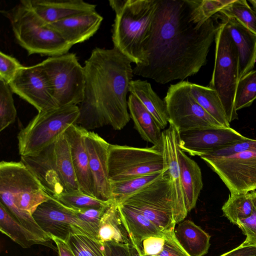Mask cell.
I'll return each instance as SVG.
<instances>
[{
	"mask_svg": "<svg viewBox=\"0 0 256 256\" xmlns=\"http://www.w3.org/2000/svg\"><path fill=\"white\" fill-rule=\"evenodd\" d=\"M115 12L112 40L114 48L136 64L141 63L150 38L158 0H110Z\"/></svg>",
	"mask_w": 256,
	"mask_h": 256,
	"instance_id": "3",
	"label": "cell"
},
{
	"mask_svg": "<svg viewBox=\"0 0 256 256\" xmlns=\"http://www.w3.org/2000/svg\"><path fill=\"white\" fill-rule=\"evenodd\" d=\"M215 36L214 70L208 87L218 94L230 122L238 119L235 97L238 82L239 60L237 50L222 18Z\"/></svg>",
	"mask_w": 256,
	"mask_h": 256,
	"instance_id": "5",
	"label": "cell"
},
{
	"mask_svg": "<svg viewBox=\"0 0 256 256\" xmlns=\"http://www.w3.org/2000/svg\"><path fill=\"white\" fill-rule=\"evenodd\" d=\"M108 166L110 182L161 172L164 167L162 142L144 148L110 144Z\"/></svg>",
	"mask_w": 256,
	"mask_h": 256,
	"instance_id": "10",
	"label": "cell"
},
{
	"mask_svg": "<svg viewBox=\"0 0 256 256\" xmlns=\"http://www.w3.org/2000/svg\"><path fill=\"white\" fill-rule=\"evenodd\" d=\"M168 128L162 132V150L170 184L175 221L178 224L184 220L188 213L185 206L178 156L180 132L172 124L168 122Z\"/></svg>",
	"mask_w": 256,
	"mask_h": 256,
	"instance_id": "16",
	"label": "cell"
},
{
	"mask_svg": "<svg viewBox=\"0 0 256 256\" xmlns=\"http://www.w3.org/2000/svg\"><path fill=\"white\" fill-rule=\"evenodd\" d=\"M8 85L13 93L33 106L38 112L58 108L40 62L22 67Z\"/></svg>",
	"mask_w": 256,
	"mask_h": 256,
	"instance_id": "14",
	"label": "cell"
},
{
	"mask_svg": "<svg viewBox=\"0 0 256 256\" xmlns=\"http://www.w3.org/2000/svg\"><path fill=\"white\" fill-rule=\"evenodd\" d=\"M12 92L9 85L0 80V131L14 123L16 118Z\"/></svg>",
	"mask_w": 256,
	"mask_h": 256,
	"instance_id": "38",
	"label": "cell"
},
{
	"mask_svg": "<svg viewBox=\"0 0 256 256\" xmlns=\"http://www.w3.org/2000/svg\"><path fill=\"white\" fill-rule=\"evenodd\" d=\"M252 196H253L254 201L255 202L256 204V190L252 191Z\"/></svg>",
	"mask_w": 256,
	"mask_h": 256,
	"instance_id": "51",
	"label": "cell"
},
{
	"mask_svg": "<svg viewBox=\"0 0 256 256\" xmlns=\"http://www.w3.org/2000/svg\"><path fill=\"white\" fill-rule=\"evenodd\" d=\"M54 146L55 142L35 153L21 156L20 162L46 192L56 198L67 192L58 169Z\"/></svg>",
	"mask_w": 256,
	"mask_h": 256,
	"instance_id": "18",
	"label": "cell"
},
{
	"mask_svg": "<svg viewBox=\"0 0 256 256\" xmlns=\"http://www.w3.org/2000/svg\"><path fill=\"white\" fill-rule=\"evenodd\" d=\"M169 117L180 132L226 128L208 114L193 98L190 82L180 81L169 87L164 98Z\"/></svg>",
	"mask_w": 256,
	"mask_h": 256,
	"instance_id": "11",
	"label": "cell"
},
{
	"mask_svg": "<svg viewBox=\"0 0 256 256\" xmlns=\"http://www.w3.org/2000/svg\"><path fill=\"white\" fill-rule=\"evenodd\" d=\"M175 236L190 256H204L210 246V236L190 220L178 223L174 229Z\"/></svg>",
	"mask_w": 256,
	"mask_h": 256,
	"instance_id": "26",
	"label": "cell"
},
{
	"mask_svg": "<svg viewBox=\"0 0 256 256\" xmlns=\"http://www.w3.org/2000/svg\"><path fill=\"white\" fill-rule=\"evenodd\" d=\"M248 2L252 4V9L256 12V0H249Z\"/></svg>",
	"mask_w": 256,
	"mask_h": 256,
	"instance_id": "50",
	"label": "cell"
},
{
	"mask_svg": "<svg viewBox=\"0 0 256 256\" xmlns=\"http://www.w3.org/2000/svg\"><path fill=\"white\" fill-rule=\"evenodd\" d=\"M50 84L58 107L80 104L86 84L84 66L74 53L48 57L40 62Z\"/></svg>",
	"mask_w": 256,
	"mask_h": 256,
	"instance_id": "8",
	"label": "cell"
},
{
	"mask_svg": "<svg viewBox=\"0 0 256 256\" xmlns=\"http://www.w3.org/2000/svg\"><path fill=\"white\" fill-rule=\"evenodd\" d=\"M118 204L122 220L130 238L138 245L141 247L142 240L148 237L164 236V233L142 213L128 206Z\"/></svg>",
	"mask_w": 256,
	"mask_h": 256,
	"instance_id": "28",
	"label": "cell"
},
{
	"mask_svg": "<svg viewBox=\"0 0 256 256\" xmlns=\"http://www.w3.org/2000/svg\"><path fill=\"white\" fill-rule=\"evenodd\" d=\"M88 130L73 124L65 132L68 142L76 178L80 190L94 196L92 182L89 168V158L85 142Z\"/></svg>",
	"mask_w": 256,
	"mask_h": 256,
	"instance_id": "21",
	"label": "cell"
},
{
	"mask_svg": "<svg viewBox=\"0 0 256 256\" xmlns=\"http://www.w3.org/2000/svg\"><path fill=\"white\" fill-rule=\"evenodd\" d=\"M85 142L89 158L94 197L102 201L113 200L108 178V150L110 144L98 134L88 130Z\"/></svg>",
	"mask_w": 256,
	"mask_h": 256,
	"instance_id": "17",
	"label": "cell"
},
{
	"mask_svg": "<svg viewBox=\"0 0 256 256\" xmlns=\"http://www.w3.org/2000/svg\"><path fill=\"white\" fill-rule=\"evenodd\" d=\"M200 0H158L142 62L134 74L165 84L192 76L206 63L218 24L203 20Z\"/></svg>",
	"mask_w": 256,
	"mask_h": 256,
	"instance_id": "1",
	"label": "cell"
},
{
	"mask_svg": "<svg viewBox=\"0 0 256 256\" xmlns=\"http://www.w3.org/2000/svg\"><path fill=\"white\" fill-rule=\"evenodd\" d=\"M32 216L50 238L54 236L66 241L72 234H84L98 240L97 233L78 218L74 210L54 198L40 204Z\"/></svg>",
	"mask_w": 256,
	"mask_h": 256,
	"instance_id": "13",
	"label": "cell"
},
{
	"mask_svg": "<svg viewBox=\"0 0 256 256\" xmlns=\"http://www.w3.org/2000/svg\"><path fill=\"white\" fill-rule=\"evenodd\" d=\"M51 238L56 245L58 256H76L66 240L54 236H52Z\"/></svg>",
	"mask_w": 256,
	"mask_h": 256,
	"instance_id": "47",
	"label": "cell"
},
{
	"mask_svg": "<svg viewBox=\"0 0 256 256\" xmlns=\"http://www.w3.org/2000/svg\"><path fill=\"white\" fill-rule=\"evenodd\" d=\"M102 20L103 18L94 10L74 14L48 25L72 46L92 36Z\"/></svg>",
	"mask_w": 256,
	"mask_h": 256,
	"instance_id": "19",
	"label": "cell"
},
{
	"mask_svg": "<svg viewBox=\"0 0 256 256\" xmlns=\"http://www.w3.org/2000/svg\"><path fill=\"white\" fill-rule=\"evenodd\" d=\"M98 240L102 244L130 245L132 241L122 219L118 204L115 201L107 208L99 224Z\"/></svg>",
	"mask_w": 256,
	"mask_h": 256,
	"instance_id": "24",
	"label": "cell"
},
{
	"mask_svg": "<svg viewBox=\"0 0 256 256\" xmlns=\"http://www.w3.org/2000/svg\"><path fill=\"white\" fill-rule=\"evenodd\" d=\"M254 208L252 192L230 194L222 210L224 215L234 224L250 215Z\"/></svg>",
	"mask_w": 256,
	"mask_h": 256,
	"instance_id": "32",
	"label": "cell"
},
{
	"mask_svg": "<svg viewBox=\"0 0 256 256\" xmlns=\"http://www.w3.org/2000/svg\"><path fill=\"white\" fill-rule=\"evenodd\" d=\"M178 156L185 206L188 213L196 207L203 188L202 174L198 164L180 148Z\"/></svg>",
	"mask_w": 256,
	"mask_h": 256,
	"instance_id": "23",
	"label": "cell"
},
{
	"mask_svg": "<svg viewBox=\"0 0 256 256\" xmlns=\"http://www.w3.org/2000/svg\"><path fill=\"white\" fill-rule=\"evenodd\" d=\"M253 200L254 208L250 215L238 220L236 223L246 236L245 240L241 244L244 246H256V204L254 198Z\"/></svg>",
	"mask_w": 256,
	"mask_h": 256,
	"instance_id": "40",
	"label": "cell"
},
{
	"mask_svg": "<svg viewBox=\"0 0 256 256\" xmlns=\"http://www.w3.org/2000/svg\"><path fill=\"white\" fill-rule=\"evenodd\" d=\"M56 163L67 193L82 192L76 178L70 147L65 132L55 142Z\"/></svg>",
	"mask_w": 256,
	"mask_h": 256,
	"instance_id": "31",
	"label": "cell"
},
{
	"mask_svg": "<svg viewBox=\"0 0 256 256\" xmlns=\"http://www.w3.org/2000/svg\"><path fill=\"white\" fill-rule=\"evenodd\" d=\"M108 206L75 210L76 214L80 220L90 225L98 234L101 218Z\"/></svg>",
	"mask_w": 256,
	"mask_h": 256,
	"instance_id": "42",
	"label": "cell"
},
{
	"mask_svg": "<svg viewBox=\"0 0 256 256\" xmlns=\"http://www.w3.org/2000/svg\"><path fill=\"white\" fill-rule=\"evenodd\" d=\"M56 199L74 210L106 207L114 201H102L82 192L64 194Z\"/></svg>",
	"mask_w": 256,
	"mask_h": 256,
	"instance_id": "37",
	"label": "cell"
},
{
	"mask_svg": "<svg viewBox=\"0 0 256 256\" xmlns=\"http://www.w3.org/2000/svg\"><path fill=\"white\" fill-rule=\"evenodd\" d=\"M225 184L230 194L256 190V151L225 156H200Z\"/></svg>",
	"mask_w": 256,
	"mask_h": 256,
	"instance_id": "12",
	"label": "cell"
},
{
	"mask_svg": "<svg viewBox=\"0 0 256 256\" xmlns=\"http://www.w3.org/2000/svg\"><path fill=\"white\" fill-rule=\"evenodd\" d=\"M222 16L232 18L256 36V12L246 0H234L220 12Z\"/></svg>",
	"mask_w": 256,
	"mask_h": 256,
	"instance_id": "35",
	"label": "cell"
},
{
	"mask_svg": "<svg viewBox=\"0 0 256 256\" xmlns=\"http://www.w3.org/2000/svg\"><path fill=\"white\" fill-rule=\"evenodd\" d=\"M164 234L166 242L162 250L154 256H190L177 240L174 230L164 232Z\"/></svg>",
	"mask_w": 256,
	"mask_h": 256,
	"instance_id": "44",
	"label": "cell"
},
{
	"mask_svg": "<svg viewBox=\"0 0 256 256\" xmlns=\"http://www.w3.org/2000/svg\"><path fill=\"white\" fill-rule=\"evenodd\" d=\"M118 204L137 210L164 233L174 230V209L166 166L158 178Z\"/></svg>",
	"mask_w": 256,
	"mask_h": 256,
	"instance_id": "9",
	"label": "cell"
},
{
	"mask_svg": "<svg viewBox=\"0 0 256 256\" xmlns=\"http://www.w3.org/2000/svg\"><path fill=\"white\" fill-rule=\"evenodd\" d=\"M234 0H200L199 10L206 20L213 17Z\"/></svg>",
	"mask_w": 256,
	"mask_h": 256,
	"instance_id": "43",
	"label": "cell"
},
{
	"mask_svg": "<svg viewBox=\"0 0 256 256\" xmlns=\"http://www.w3.org/2000/svg\"><path fill=\"white\" fill-rule=\"evenodd\" d=\"M220 256H256V246H244L240 244Z\"/></svg>",
	"mask_w": 256,
	"mask_h": 256,
	"instance_id": "46",
	"label": "cell"
},
{
	"mask_svg": "<svg viewBox=\"0 0 256 256\" xmlns=\"http://www.w3.org/2000/svg\"><path fill=\"white\" fill-rule=\"evenodd\" d=\"M254 151H256V140L246 138L243 140L218 149L208 154L215 156H225L246 152Z\"/></svg>",
	"mask_w": 256,
	"mask_h": 256,
	"instance_id": "41",
	"label": "cell"
},
{
	"mask_svg": "<svg viewBox=\"0 0 256 256\" xmlns=\"http://www.w3.org/2000/svg\"><path fill=\"white\" fill-rule=\"evenodd\" d=\"M162 172L154 173L130 179L110 182L112 200L120 203L126 198L135 194L149 184L162 174Z\"/></svg>",
	"mask_w": 256,
	"mask_h": 256,
	"instance_id": "33",
	"label": "cell"
},
{
	"mask_svg": "<svg viewBox=\"0 0 256 256\" xmlns=\"http://www.w3.org/2000/svg\"><path fill=\"white\" fill-rule=\"evenodd\" d=\"M165 242V234L162 236H150L146 238L142 242V255L154 256L158 254L162 250Z\"/></svg>",
	"mask_w": 256,
	"mask_h": 256,
	"instance_id": "45",
	"label": "cell"
},
{
	"mask_svg": "<svg viewBox=\"0 0 256 256\" xmlns=\"http://www.w3.org/2000/svg\"><path fill=\"white\" fill-rule=\"evenodd\" d=\"M52 198L21 162L0 163V202L32 214L42 203Z\"/></svg>",
	"mask_w": 256,
	"mask_h": 256,
	"instance_id": "6",
	"label": "cell"
},
{
	"mask_svg": "<svg viewBox=\"0 0 256 256\" xmlns=\"http://www.w3.org/2000/svg\"><path fill=\"white\" fill-rule=\"evenodd\" d=\"M0 230L22 248L34 244L48 246L39 237L22 226L0 202Z\"/></svg>",
	"mask_w": 256,
	"mask_h": 256,
	"instance_id": "29",
	"label": "cell"
},
{
	"mask_svg": "<svg viewBox=\"0 0 256 256\" xmlns=\"http://www.w3.org/2000/svg\"><path fill=\"white\" fill-rule=\"evenodd\" d=\"M129 92L142 102L153 116L162 130L167 126L169 117L166 102L153 90L148 82L140 80H132Z\"/></svg>",
	"mask_w": 256,
	"mask_h": 256,
	"instance_id": "27",
	"label": "cell"
},
{
	"mask_svg": "<svg viewBox=\"0 0 256 256\" xmlns=\"http://www.w3.org/2000/svg\"><path fill=\"white\" fill-rule=\"evenodd\" d=\"M1 13L9 20L17 42L29 56H58L68 53L72 47L20 1Z\"/></svg>",
	"mask_w": 256,
	"mask_h": 256,
	"instance_id": "4",
	"label": "cell"
},
{
	"mask_svg": "<svg viewBox=\"0 0 256 256\" xmlns=\"http://www.w3.org/2000/svg\"><path fill=\"white\" fill-rule=\"evenodd\" d=\"M132 244L128 246L130 256H142L140 246L138 245L132 240Z\"/></svg>",
	"mask_w": 256,
	"mask_h": 256,
	"instance_id": "49",
	"label": "cell"
},
{
	"mask_svg": "<svg viewBox=\"0 0 256 256\" xmlns=\"http://www.w3.org/2000/svg\"><path fill=\"white\" fill-rule=\"evenodd\" d=\"M246 138L231 127L192 130L180 132L178 146L184 152L200 157Z\"/></svg>",
	"mask_w": 256,
	"mask_h": 256,
	"instance_id": "15",
	"label": "cell"
},
{
	"mask_svg": "<svg viewBox=\"0 0 256 256\" xmlns=\"http://www.w3.org/2000/svg\"><path fill=\"white\" fill-rule=\"evenodd\" d=\"M190 89L194 100L208 114L225 128H230L221 100L215 90L190 82Z\"/></svg>",
	"mask_w": 256,
	"mask_h": 256,
	"instance_id": "30",
	"label": "cell"
},
{
	"mask_svg": "<svg viewBox=\"0 0 256 256\" xmlns=\"http://www.w3.org/2000/svg\"><path fill=\"white\" fill-rule=\"evenodd\" d=\"M77 105H68L38 112L18 136L20 156L35 153L54 143L80 116Z\"/></svg>",
	"mask_w": 256,
	"mask_h": 256,
	"instance_id": "7",
	"label": "cell"
},
{
	"mask_svg": "<svg viewBox=\"0 0 256 256\" xmlns=\"http://www.w3.org/2000/svg\"><path fill=\"white\" fill-rule=\"evenodd\" d=\"M108 246L110 256H130L128 246L130 245L106 244Z\"/></svg>",
	"mask_w": 256,
	"mask_h": 256,
	"instance_id": "48",
	"label": "cell"
},
{
	"mask_svg": "<svg viewBox=\"0 0 256 256\" xmlns=\"http://www.w3.org/2000/svg\"><path fill=\"white\" fill-rule=\"evenodd\" d=\"M116 48H94L84 66L86 84L76 124L88 130L110 125L122 129L129 122L126 96L134 72Z\"/></svg>",
	"mask_w": 256,
	"mask_h": 256,
	"instance_id": "2",
	"label": "cell"
},
{
	"mask_svg": "<svg viewBox=\"0 0 256 256\" xmlns=\"http://www.w3.org/2000/svg\"><path fill=\"white\" fill-rule=\"evenodd\" d=\"M128 105L134 128L141 138L153 146L160 144L162 130L150 113L132 94H130L128 96Z\"/></svg>",
	"mask_w": 256,
	"mask_h": 256,
	"instance_id": "25",
	"label": "cell"
},
{
	"mask_svg": "<svg viewBox=\"0 0 256 256\" xmlns=\"http://www.w3.org/2000/svg\"><path fill=\"white\" fill-rule=\"evenodd\" d=\"M20 2L46 24L74 14L96 10V5L82 0H22Z\"/></svg>",
	"mask_w": 256,
	"mask_h": 256,
	"instance_id": "20",
	"label": "cell"
},
{
	"mask_svg": "<svg viewBox=\"0 0 256 256\" xmlns=\"http://www.w3.org/2000/svg\"><path fill=\"white\" fill-rule=\"evenodd\" d=\"M226 22L239 60L238 80L252 70L256 62V36L232 18L222 16Z\"/></svg>",
	"mask_w": 256,
	"mask_h": 256,
	"instance_id": "22",
	"label": "cell"
},
{
	"mask_svg": "<svg viewBox=\"0 0 256 256\" xmlns=\"http://www.w3.org/2000/svg\"><path fill=\"white\" fill-rule=\"evenodd\" d=\"M66 242L76 256H110L108 246L84 234H72Z\"/></svg>",
	"mask_w": 256,
	"mask_h": 256,
	"instance_id": "34",
	"label": "cell"
},
{
	"mask_svg": "<svg viewBox=\"0 0 256 256\" xmlns=\"http://www.w3.org/2000/svg\"><path fill=\"white\" fill-rule=\"evenodd\" d=\"M256 100V70H252L238 80L235 97L236 111L252 105Z\"/></svg>",
	"mask_w": 256,
	"mask_h": 256,
	"instance_id": "36",
	"label": "cell"
},
{
	"mask_svg": "<svg viewBox=\"0 0 256 256\" xmlns=\"http://www.w3.org/2000/svg\"><path fill=\"white\" fill-rule=\"evenodd\" d=\"M23 66L14 57L0 52V80L8 84Z\"/></svg>",
	"mask_w": 256,
	"mask_h": 256,
	"instance_id": "39",
	"label": "cell"
}]
</instances>
